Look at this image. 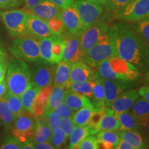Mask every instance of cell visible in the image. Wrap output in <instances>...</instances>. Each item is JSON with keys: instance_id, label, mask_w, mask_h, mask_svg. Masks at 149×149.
<instances>
[{"instance_id": "obj_4", "label": "cell", "mask_w": 149, "mask_h": 149, "mask_svg": "<svg viewBox=\"0 0 149 149\" xmlns=\"http://www.w3.org/2000/svg\"><path fill=\"white\" fill-rule=\"evenodd\" d=\"M115 55L114 47L107 33L100 37L96 44L83 55L81 60L94 70L97 68L102 61Z\"/></svg>"}, {"instance_id": "obj_32", "label": "cell", "mask_w": 149, "mask_h": 149, "mask_svg": "<svg viewBox=\"0 0 149 149\" xmlns=\"http://www.w3.org/2000/svg\"><path fill=\"white\" fill-rule=\"evenodd\" d=\"M64 46V37L61 35L54 34L53 35V46H52L53 64H59L62 60Z\"/></svg>"}, {"instance_id": "obj_23", "label": "cell", "mask_w": 149, "mask_h": 149, "mask_svg": "<svg viewBox=\"0 0 149 149\" xmlns=\"http://www.w3.org/2000/svg\"><path fill=\"white\" fill-rule=\"evenodd\" d=\"M131 113L137 118L139 126H144L149 118V102L144 98L137 99L131 108Z\"/></svg>"}, {"instance_id": "obj_42", "label": "cell", "mask_w": 149, "mask_h": 149, "mask_svg": "<svg viewBox=\"0 0 149 149\" xmlns=\"http://www.w3.org/2000/svg\"><path fill=\"white\" fill-rule=\"evenodd\" d=\"M48 25L53 34L61 35L64 32L65 26L62 20L59 17H55L47 21Z\"/></svg>"}, {"instance_id": "obj_5", "label": "cell", "mask_w": 149, "mask_h": 149, "mask_svg": "<svg viewBox=\"0 0 149 149\" xmlns=\"http://www.w3.org/2000/svg\"><path fill=\"white\" fill-rule=\"evenodd\" d=\"M0 16L11 37H17L29 34L28 13L24 9L1 11Z\"/></svg>"}, {"instance_id": "obj_34", "label": "cell", "mask_w": 149, "mask_h": 149, "mask_svg": "<svg viewBox=\"0 0 149 149\" xmlns=\"http://www.w3.org/2000/svg\"><path fill=\"white\" fill-rule=\"evenodd\" d=\"M3 97H4L3 98L6 100L9 108L16 117L26 111L19 96L8 91Z\"/></svg>"}, {"instance_id": "obj_11", "label": "cell", "mask_w": 149, "mask_h": 149, "mask_svg": "<svg viewBox=\"0 0 149 149\" xmlns=\"http://www.w3.org/2000/svg\"><path fill=\"white\" fill-rule=\"evenodd\" d=\"M110 66L113 71L117 74L119 80L133 81L138 79L141 72L131 63L115 55L109 59Z\"/></svg>"}, {"instance_id": "obj_27", "label": "cell", "mask_w": 149, "mask_h": 149, "mask_svg": "<svg viewBox=\"0 0 149 149\" xmlns=\"http://www.w3.org/2000/svg\"><path fill=\"white\" fill-rule=\"evenodd\" d=\"M120 139L128 141L134 149H142L148 148L144 144L140 134L135 130H120L117 132Z\"/></svg>"}, {"instance_id": "obj_63", "label": "cell", "mask_w": 149, "mask_h": 149, "mask_svg": "<svg viewBox=\"0 0 149 149\" xmlns=\"http://www.w3.org/2000/svg\"><path fill=\"white\" fill-rule=\"evenodd\" d=\"M148 18H149V17H148Z\"/></svg>"}, {"instance_id": "obj_54", "label": "cell", "mask_w": 149, "mask_h": 149, "mask_svg": "<svg viewBox=\"0 0 149 149\" xmlns=\"http://www.w3.org/2000/svg\"><path fill=\"white\" fill-rule=\"evenodd\" d=\"M117 149H133V147L130 145L128 141H126L124 139H120V143L117 145Z\"/></svg>"}, {"instance_id": "obj_7", "label": "cell", "mask_w": 149, "mask_h": 149, "mask_svg": "<svg viewBox=\"0 0 149 149\" xmlns=\"http://www.w3.org/2000/svg\"><path fill=\"white\" fill-rule=\"evenodd\" d=\"M71 6L77 12L84 30L98 21L103 13L102 5L91 0H76Z\"/></svg>"}, {"instance_id": "obj_3", "label": "cell", "mask_w": 149, "mask_h": 149, "mask_svg": "<svg viewBox=\"0 0 149 149\" xmlns=\"http://www.w3.org/2000/svg\"><path fill=\"white\" fill-rule=\"evenodd\" d=\"M9 50L15 58L24 61L34 62L42 59L39 40L30 34L15 37Z\"/></svg>"}, {"instance_id": "obj_60", "label": "cell", "mask_w": 149, "mask_h": 149, "mask_svg": "<svg viewBox=\"0 0 149 149\" xmlns=\"http://www.w3.org/2000/svg\"><path fill=\"white\" fill-rule=\"evenodd\" d=\"M143 126L146 127L147 129H148V130H149V118L146 120V122H145V124H144V126Z\"/></svg>"}, {"instance_id": "obj_18", "label": "cell", "mask_w": 149, "mask_h": 149, "mask_svg": "<svg viewBox=\"0 0 149 149\" xmlns=\"http://www.w3.org/2000/svg\"><path fill=\"white\" fill-rule=\"evenodd\" d=\"M28 29L29 34L38 40L51 37L53 35L47 22L31 14H28Z\"/></svg>"}, {"instance_id": "obj_57", "label": "cell", "mask_w": 149, "mask_h": 149, "mask_svg": "<svg viewBox=\"0 0 149 149\" xmlns=\"http://www.w3.org/2000/svg\"><path fill=\"white\" fill-rule=\"evenodd\" d=\"M7 54L3 50V48L0 50V63L1 62H7Z\"/></svg>"}, {"instance_id": "obj_61", "label": "cell", "mask_w": 149, "mask_h": 149, "mask_svg": "<svg viewBox=\"0 0 149 149\" xmlns=\"http://www.w3.org/2000/svg\"><path fill=\"white\" fill-rule=\"evenodd\" d=\"M2 48H2V47H1V46H0V50H1V49H2Z\"/></svg>"}, {"instance_id": "obj_55", "label": "cell", "mask_w": 149, "mask_h": 149, "mask_svg": "<svg viewBox=\"0 0 149 149\" xmlns=\"http://www.w3.org/2000/svg\"><path fill=\"white\" fill-rule=\"evenodd\" d=\"M8 86H7L6 81H3L0 82V97H3L5 94L8 92Z\"/></svg>"}, {"instance_id": "obj_37", "label": "cell", "mask_w": 149, "mask_h": 149, "mask_svg": "<svg viewBox=\"0 0 149 149\" xmlns=\"http://www.w3.org/2000/svg\"><path fill=\"white\" fill-rule=\"evenodd\" d=\"M107 108L106 107L103 108H100L96 111H95L92 114V115H91L88 126L91 129L92 135H95V134L100 132V130L98 128V125L100 124L102 118L106 113V112H107Z\"/></svg>"}, {"instance_id": "obj_28", "label": "cell", "mask_w": 149, "mask_h": 149, "mask_svg": "<svg viewBox=\"0 0 149 149\" xmlns=\"http://www.w3.org/2000/svg\"><path fill=\"white\" fill-rule=\"evenodd\" d=\"M98 108L93 107H82L78 110L77 112L74 113L72 117V122L75 126H88L91 115Z\"/></svg>"}, {"instance_id": "obj_58", "label": "cell", "mask_w": 149, "mask_h": 149, "mask_svg": "<svg viewBox=\"0 0 149 149\" xmlns=\"http://www.w3.org/2000/svg\"><path fill=\"white\" fill-rule=\"evenodd\" d=\"M144 81L145 84L149 86V70L146 72V74H145L144 78Z\"/></svg>"}, {"instance_id": "obj_13", "label": "cell", "mask_w": 149, "mask_h": 149, "mask_svg": "<svg viewBox=\"0 0 149 149\" xmlns=\"http://www.w3.org/2000/svg\"><path fill=\"white\" fill-rule=\"evenodd\" d=\"M59 17L62 20L65 29H66L70 35L79 36L84 31L79 15L71 6L66 9L61 10Z\"/></svg>"}, {"instance_id": "obj_53", "label": "cell", "mask_w": 149, "mask_h": 149, "mask_svg": "<svg viewBox=\"0 0 149 149\" xmlns=\"http://www.w3.org/2000/svg\"><path fill=\"white\" fill-rule=\"evenodd\" d=\"M8 65L7 62L0 63V82L4 81L6 74Z\"/></svg>"}, {"instance_id": "obj_56", "label": "cell", "mask_w": 149, "mask_h": 149, "mask_svg": "<svg viewBox=\"0 0 149 149\" xmlns=\"http://www.w3.org/2000/svg\"><path fill=\"white\" fill-rule=\"evenodd\" d=\"M22 149H33V141L32 139H28L26 141L22 143Z\"/></svg>"}, {"instance_id": "obj_43", "label": "cell", "mask_w": 149, "mask_h": 149, "mask_svg": "<svg viewBox=\"0 0 149 149\" xmlns=\"http://www.w3.org/2000/svg\"><path fill=\"white\" fill-rule=\"evenodd\" d=\"M22 143L15 136L7 137L0 144L1 149H21Z\"/></svg>"}, {"instance_id": "obj_51", "label": "cell", "mask_w": 149, "mask_h": 149, "mask_svg": "<svg viewBox=\"0 0 149 149\" xmlns=\"http://www.w3.org/2000/svg\"><path fill=\"white\" fill-rule=\"evenodd\" d=\"M139 95L144 98L146 101L149 102V86H143L140 87L138 90Z\"/></svg>"}, {"instance_id": "obj_38", "label": "cell", "mask_w": 149, "mask_h": 149, "mask_svg": "<svg viewBox=\"0 0 149 149\" xmlns=\"http://www.w3.org/2000/svg\"><path fill=\"white\" fill-rule=\"evenodd\" d=\"M134 26L142 40L149 46V18L140 20Z\"/></svg>"}, {"instance_id": "obj_14", "label": "cell", "mask_w": 149, "mask_h": 149, "mask_svg": "<svg viewBox=\"0 0 149 149\" xmlns=\"http://www.w3.org/2000/svg\"><path fill=\"white\" fill-rule=\"evenodd\" d=\"M96 73L91 67L82 60L74 61L71 64L70 72V84L83 82L93 79ZM70 85V84H69Z\"/></svg>"}, {"instance_id": "obj_17", "label": "cell", "mask_w": 149, "mask_h": 149, "mask_svg": "<svg viewBox=\"0 0 149 149\" xmlns=\"http://www.w3.org/2000/svg\"><path fill=\"white\" fill-rule=\"evenodd\" d=\"M26 11L28 14L33 15L47 22L51 18L59 17L61 9L48 0H44Z\"/></svg>"}, {"instance_id": "obj_47", "label": "cell", "mask_w": 149, "mask_h": 149, "mask_svg": "<svg viewBox=\"0 0 149 149\" xmlns=\"http://www.w3.org/2000/svg\"><path fill=\"white\" fill-rule=\"evenodd\" d=\"M54 111L57 112V113L60 115L61 117H72V115L74 114L73 110L70 109L65 102H64V101L60 102V103L56 107Z\"/></svg>"}, {"instance_id": "obj_2", "label": "cell", "mask_w": 149, "mask_h": 149, "mask_svg": "<svg viewBox=\"0 0 149 149\" xmlns=\"http://www.w3.org/2000/svg\"><path fill=\"white\" fill-rule=\"evenodd\" d=\"M6 84L8 91L18 96L31 85V72L26 62L21 59H13L7 68Z\"/></svg>"}, {"instance_id": "obj_15", "label": "cell", "mask_w": 149, "mask_h": 149, "mask_svg": "<svg viewBox=\"0 0 149 149\" xmlns=\"http://www.w3.org/2000/svg\"><path fill=\"white\" fill-rule=\"evenodd\" d=\"M139 97L138 91L135 89L126 90L121 93L112 103L111 109L115 113H120L129 111L134 102Z\"/></svg>"}, {"instance_id": "obj_1", "label": "cell", "mask_w": 149, "mask_h": 149, "mask_svg": "<svg viewBox=\"0 0 149 149\" xmlns=\"http://www.w3.org/2000/svg\"><path fill=\"white\" fill-rule=\"evenodd\" d=\"M116 55L131 63L140 72L149 70V46L141 38L135 26L128 22L113 24L107 32Z\"/></svg>"}, {"instance_id": "obj_16", "label": "cell", "mask_w": 149, "mask_h": 149, "mask_svg": "<svg viewBox=\"0 0 149 149\" xmlns=\"http://www.w3.org/2000/svg\"><path fill=\"white\" fill-rule=\"evenodd\" d=\"M65 39V46L63 52L62 60L72 63L81 60L84 53L80 46L79 37L78 35H72Z\"/></svg>"}, {"instance_id": "obj_8", "label": "cell", "mask_w": 149, "mask_h": 149, "mask_svg": "<svg viewBox=\"0 0 149 149\" xmlns=\"http://www.w3.org/2000/svg\"><path fill=\"white\" fill-rule=\"evenodd\" d=\"M117 19L136 22L149 17V0H133L122 10L115 13Z\"/></svg>"}, {"instance_id": "obj_36", "label": "cell", "mask_w": 149, "mask_h": 149, "mask_svg": "<svg viewBox=\"0 0 149 149\" xmlns=\"http://www.w3.org/2000/svg\"><path fill=\"white\" fill-rule=\"evenodd\" d=\"M95 78L93 79L83 81V82L70 83L68 88L71 89L72 91H75L77 93H79L80 94L84 95L88 98H91L93 88L94 86L95 83Z\"/></svg>"}, {"instance_id": "obj_50", "label": "cell", "mask_w": 149, "mask_h": 149, "mask_svg": "<svg viewBox=\"0 0 149 149\" xmlns=\"http://www.w3.org/2000/svg\"><path fill=\"white\" fill-rule=\"evenodd\" d=\"M33 147L35 149H53L54 147L51 141L44 142H33Z\"/></svg>"}, {"instance_id": "obj_40", "label": "cell", "mask_w": 149, "mask_h": 149, "mask_svg": "<svg viewBox=\"0 0 149 149\" xmlns=\"http://www.w3.org/2000/svg\"><path fill=\"white\" fill-rule=\"evenodd\" d=\"M67 135L61 128H57L52 133L51 141L54 148H61L66 144Z\"/></svg>"}, {"instance_id": "obj_41", "label": "cell", "mask_w": 149, "mask_h": 149, "mask_svg": "<svg viewBox=\"0 0 149 149\" xmlns=\"http://www.w3.org/2000/svg\"><path fill=\"white\" fill-rule=\"evenodd\" d=\"M133 0H107L104 6L107 10L116 13L125 8Z\"/></svg>"}, {"instance_id": "obj_62", "label": "cell", "mask_w": 149, "mask_h": 149, "mask_svg": "<svg viewBox=\"0 0 149 149\" xmlns=\"http://www.w3.org/2000/svg\"><path fill=\"white\" fill-rule=\"evenodd\" d=\"M1 97H0V100H1Z\"/></svg>"}, {"instance_id": "obj_25", "label": "cell", "mask_w": 149, "mask_h": 149, "mask_svg": "<svg viewBox=\"0 0 149 149\" xmlns=\"http://www.w3.org/2000/svg\"><path fill=\"white\" fill-rule=\"evenodd\" d=\"M100 130H118L120 128V123L115 116V113L111 109L107 108V112L98 125Z\"/></svg>"}, {"instance_id": "obj_24", "label": "cell", "mask_w": 149, "mask_h": 149, "mask_svg": "<svg viewBox=\"0 0 149 149\" xmlns=\"http://www.w3.org/2000/svg\"><path fill=\"white\" fill-rule=\"evenodd\" d=\"M94 86L93 88L92 91V97H91V103L95 108H103L107 107L106 105V100H105V94H104V91L103 86L101 81L99 78V74L97 72L95 74V78Z\"/></svg>"}, {"instance_id": "obj_39", "label": "cell", "mask_w": 149, "mask_h": 149, "mask_svg": "<svg viewBox=\"0 0 149 149\" xmlns=\"http://www.w3.org/2000/svg\"><path fill=\"white\" fill-rule=\"evenodd\" d=\"M44 116L46 117L48 125L52 132L55 131L57 128H61V117L57 112L55 111L46 112Z\"/></svg>"}, {"instance_id": "obj_19", "label": "cell", "mask_w": 149, "mask_h": 149, "mask_svg": "<svg viewBox=\"0 0 149 149\" xmlns=\"http://www.w3.org/2000/svg\"><path fill=\"white\" fill-rule=\"evenodd\" d=\"M64 102L73 111H77L82 107H94L88 97L72 91L70 88L65 91Z\"/></svg>"}, {"instance_id": "obj_21", "label": "cell", "mask_w": 149, "mask_h": 149, "mask_svg": "<svg viewBox=\"0 0 149 149\" xmlns=\"http://www.w3.org/2000/svg\"><path fill=\"white\" fill-rule=\"evenodd\" d=\"M99 148H116L120 141V137L115 130H100L97 136Z\"/></svg>"}, {"instance_id": "obj_44", "label": "cell", "mask_w": 149, "mask_h": 149, "mask_svg": "<svg viewBox=\"0 0 149 149\" xmlns=\"http://www.w3.org/2000/svg\"><path fill=\"white\" fill-rule=\"evenodd\" d=\"M77 148L79 149H97L98 141L97 137L93 135L87 136L78 144Z\"/></svg>"}, {"instance_id": "obj_10", "label": "cell", "mask_w": 149, "mask_h": 149, "mask_svg": "<svg viewBox=\"0 0 149 149\" xmlns=\"http://www.w3.org/2000/svg\"><path fill=\"white\" fill-rule=\"evenodd\" d=\"M109 28L106 22L98 20L80 34V46L84 55L96 44L100 37L107 34Z\"/></svg>"}, {"instance_id": "obj_48", "label": "cell", "mask_w": 149, "mask_h": 149, "mask_svg": "<svg viewBox=\"0 0 149 149\" xmlns=\"http://www.w3.org/2000/svg\"><path fill=\"white\" fill-rule=\"evenodd\" d=\"M24 0H0V8L9 9L17 7Z\"/></svg>"}, {"instance_id": "obj_9", "label": "cell", "mask_w": 149, "mask_h": 149, "mask_svg": "<svg viewBox=\"0 0 149 149\" xmlns=\"http://www.w3.org/2000/svg\"><path fill=\"white\" fill-rule=\"evenodd\" d=\"M33 63L30 70L31 83L40 88L53 84L55 72L54 64L42 59Z\"/></svg>"}, {"instance_id": "obj_20", "label": "cell", "mask_w": 149, "mask_h": 149, "mask_svg": "<svg viewBox=\"0 0 149 149\" xmlns=\"http://www.w3.org/2000/svg\"><path fill=\"white\" fill-rule=\"evenodd\" d=\"M71 63L61 60L56 67L54 75V86H59L68 89L70 84V72Z\"/></svg>"}, {"instance_id": "obj_29", "label": "cell", "mask_w": 149, "mask_h": 149, "mask_svg": "<svg viewBox=\"0 0 149 149\" xmlns=\"http://www.w3.org/2000/svg\"><path fill=\"white\" fill-rule=\"evenodd\" d=\"M92 135V131L88 126H75L69 137V147L71 149L77 148L78 144L87 136Z\"/></svg>"}, {"instance_id": "obj_12", "label": "cell", "mask_w": 149, "mask_h": 149, "mask_svg": "<svg viewBox=\"0 0 149 149\" xmlns=\"http://www.w3.org/2000/svg\"><path fill=\"white\" fill-rule=\"evenodd\" d=\"M99 78L103 86L104 94H105L106 105L108 107H111L112 103L123 91H126L128 88L131 86L130 81L107 79L100 77V75Z\"/></svg>"}, {"instance_id": "obj_6", "label": "cell", "mask_w": 149, "mask_h": 149, "mask_svg": "<svg viewBox=\"0 0 149 149\" xmlns=\"http://www.w3.org/2000/svg\"><path fill=\"white\" fill-rule=\"evenodd\" d=\"M37 128L35 117L32 113L26 110L18 115L10 127L13 135L22 143L32 139Z\"/></svg>"}, {"instance_id": "obj_31", "label": "cell", "mask_w": 149, "mask_h": 149, "mask_svg": "<svg viewBox=\"0 0 149 149\" xmlns=\"http://www.w3.org/2000/svg\"><path fill=\"white\" fill-rule=\"evenodd\" d=\"M15 118V115L9 108L6 100L1 97L0 100V121L6 129H10Z\"/></svg>"}, {"instance_id": "obj_46", "label": "cell", "mask_w": 149, "mask_h": 149, "mask_svg": "<svg viewBox=\"0 0 149 149\" xmlns=\"http://www.w3.org/2000/svg\"><path fill=\"white\" fill-rule=\"evenodd\" d=\"M74 127H75V126L72 122V117H61V128L64 130L67 137H69L71 135Z\"/></svg>"}, {"instance_id": "obj_35", "label": "cell", "mask_w": 149, "mask_h": 149, "mask_svg": "<svg viewBox=\"0 0 149 149\" xmlns=\"http://www.w3.org/2000/svg\"><path fill=\"white\" fill-rule=\"evenodd\" d=\"M53 35L39 40V45H40V51L42 59L53 64V54H52Z\"/></svg>"}, {"instance_id": "obj_26", "label": "cell", "mask_w": 149, "mask_h": 149, "mask_svg": "<svg viewBox=\"0 0 149 149\" xmlns=\"http://www.w3.org/2000/svg\"><path fill=\"white\" fill-rule=\"evenodd\" d=\"M115 115L120 123V130H135L139 128L138 121L131 112L128 111L120 113H115Z\"/></svg>"}, {"instance_id": "obj_22", "label": "cell", "mask_w": 149, "mask_h": 149, "mask_svg": "<svg viewBox=\"0 0 149 149\" xmlns=\"http://www.w3.org/2000/svg\"><path fill=\"white\" fill-rule=\"evenodd\" d=\"M35 120H36L37 128L32 139L33 142H44V141H51L53 132L48 125L46 117H35Z\"/></svg>"}, {"instance_id": "obj_59", "label": "cell", "mask_w": 149, "mask_h": 149, "mask_svg": "<svg viewBox=\"0 0 149 149\" xmlns=\"http://www.w3.org/2000/svg\"><path fill=\"white\" fill-rule=\"evenodd\" d=\"M91 1H95V2L100 3V4H101L102 6H104L105 5L107 0H91Z\"/></svg>"}, {"instance_id": "obj_45", "label": "cell", "mask_w": 149, "mask_h": 149, "mask_svg": "<svg viewBox=\"0 0 149 149\" xmlns=\"http://www.w3.org/2000/svg\"><path fill=\"white\" fill-rule=\"evenodd\" d=\"M46 104L47 103L40 100L37 95L32 107V113L33 115L35 117L44 116L46 112Z\"/></svg>"}, {"instance_id": "obj_52", "label": "cell", "mask_w": 149, "mask_h": 149, "mask_svg": "<svg viewBox=\"0 0 149 149\" xmlns=\"http://www.w3.org/2000/svg\"><path fill=\"white\" fill-rule=\"evenodd\" d=\"M44 0H24V10H27L32 8L33 6L40 3Z\"/></svg>"}, {"instance_id": "obj_33", "label": "cell", "mask_w": 149, "mask_h": 149, "mask_svg": "<svg viewBox=\"0 0 149 149\" xmlns=\"http://www.w3.org/2000/svg\"><path fill=\"white\" fill-rule=\"evenodd\" d=\"M40 88L36 86L33 84L22 93L20 96L22 104L24 109L26 111L32 113V107L34 103V101L37 95L40 91Z\"/></svg>"}, {"instance_id": "obj_49", "label": "cell", "mask_w": 149, "mask_h": 149, "mask_svg": "<svg viewBox=\"0 0 149 149\" xmlns=\"http://www.w3.org/2000/svg\"><path fill=\"white\" fill-rule=\"evenodd\" d=\"M48 1L53 3L61 10H63V9H66L70 7L74 2V0H48Z\"/></svg>"}, {"instance_id": "obj_30", "label": "cell", "mask_w": 149, "mask_h": 149, "mask_svg": "<svg viewBox=\"0 0 149 149\" xmlns=\"http://www.w3.org/2000/svg\"><path fill=\"white\" fill-rule=\"evenodd\" d=\"M66 89L59 86H54L48 97L46 112L54 111L60 102L64 101ZM45 112V113H46Z\"/></svg>"}]
</instances>
